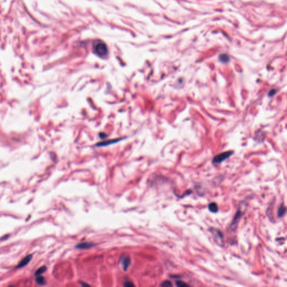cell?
<instances>
[{"mask_svg":"<svg viewBox=\"0 0 287 287\" xmlns=\"http://www.w3.org/2000/svg\"><path fill=\"white\" fill-rule=\"evenodd\" d=\"M94 52L98 56L103 57L108 54V48L106 44L100 41H97L93 46Z\"/></svg>","mask_w":287,"mask_h":287,"instance_id":"cell-1","label":"cell"},{"mask_svg":"<svg viewBox=\"0 0 287 287\" xmlns=\"http://www.w3.org/2000/svg\"><path fill=\"white\" fill-rule=\"evenodd\" d=\"M233 153V152L232 151H227L221 153L219 154L216 155L213 160V163L214 164H217V163H220L221 162L226 160L229 157L232 155V154Z\"/></svg>","mask_w":287,"mask_h":287,"instance_id":"cell-2","label":"cell"},{"mask_svg":"<svg viewBox=\"0 0 287 287\" xmlns=\"http://www.w3.org/2000/svg\"><path fill=\"white\" fill-rule=\"evenodd\" d=\"M32 259V255H28L20 261V263L18 264V267H16V269H20L21 267H25L27 264H28L30 262Z\"/></svg>","mask_w":287,"mask_h":287,"instance_id":"cell-3","label":"cell"},{"mask_svg":"<svg viewBox=\"0 0 287 287\" xmlns=\"http://www.w3.org/2000/svg\"><path fill=\"white\" fill-rule=\"evenodd\" d=\"M130 259L127 256H123L121 259V264L123 267V269L124 270H127V269L129 267L130 265Z\"/></svg>","mask_w":287,"mask_h":287,"instance_id":"cell-4","label":"cell"},{"mask_svg":"<svg viewBox=\"0 0 287 287\" xmlns=\"http://www.w3.org/2000/svg\"><path fill=\"white\" fill-rule=\"evenodd\" d=\"M94 244L91 242H83L76 246V248L79 249H87L93 247Z\"/></svg>","mask_w":287,"mask_h":287,"instance_id":"cell-5","label":"cell"},{"mask_svg":"<svg viewBox=\"0 0 287 287\" xmlns=\"http://www.w3.org/2000/svg\"><path fill=\"white\" fill-rule=\"evenodd\" d=\"M121 140H122L121 139H114V140H110L107 141H104V142H102L100 143H98L97 145V147H103V146H107L108 145H110V144H114V143H115V142H118L119 141H120Z\"/></svg>","mask_w":287,"mask_h":287,"instance_id":"cell-6","label":"cell"},{"mask_svg":"<svg viewBox=\"0 0 287 287\" xmlns=\"http://www.w3.org/2000/svg\"><path fill=\"white\" fill-rule=\"evenodd\" d=\"M209 210L214 213H216L218 212V206L216 202H212L209 204Z\"/></svg>","mask_w":287,"mask_h":287,"instance_id":"cell-7","label":"cell"},{"mask_svg":"<svg viewBox=\"0 0 287 287\" xmlns=\"http://www.w3.org/2000/svg\"><path fill=\"white\" fill-rule=\"evenodd\" d=\"M35 281H36V282H37V283L38 284H39V286H42L45 285L46 282V279L44 278V277L43 276H40V275L38 276L36 278Z\"/></svg>","mask_w":287,"mask_h":287,"instance_id":"cell-8","label":"cell"},{"mask_svg":"<svg viewBox=\"0 0 287 287\" xmlns=\"http://www.w3.org/2000/svg\"><path fill=\"white\" fill-rule=\"evenodd\" d=\"M287 211V208L284 206V205H281V207L279 208L278 212V215L279 217H281Z\"/></svg>","mask_w":287,"mask_h":287,"instance_id":"cell-9","label":"cell"},{"mask_svg":"<svg viewBox=\"0 0 287 287\" xmlns=\"http://www.w3.org/2000/svg\"><path fill=\"white\" fill-rule=\"evenodd\" d=\"M213 233H214L215 237H216V238L218 240V242H219V240H221L222 238H223V236H222V234H221V233L220 232H219V231H215V230H213Z\"/></svg>","mask_w":287,"mask_h":287,"instance_id":"cell-10","label":"cell"},{"mask_svg":"<svg viewBox=\"0 0 287 287\" xmlns=\"http://www.w3.org/2000/svg\"><path fill=\"white\" fill-rule=\"evenodd\" d=\"M47 270V267H45V266H43V267H40L39 269H38L37 270V271L35 272V275L37 276H39L40 275V274H43L44 272H45Z\"/></svg>","mask_w":287,"mask_h":287,"instance_id":"cell-11","label":"cell"},{"mask_svg":"<svg viewBox=\"0 0 287 287\" xmlns=\"http://www.w3.org/2000/svg\"><path fill=\"white\" fill-rule=\"evenodd\" d=\"M176 285L177 287H190L187 283L182 281H177L176 282Z\"/></svg>","mask_w":287,"mask_h":287,"instance_id":"cell-12","label":"cell"},{"mask_svg":"<svg viewBox=\"0 0 287 287\" xmlns=\"http://www.w3.org/2000/svg\"><path fill=\"white\" fill-rule=\"evenodd\" d=\"M219 59L221 62H227L229 61V57L227 54H221L219 57Z\"/></svg>","mask_w":287,"mask_h":287,"instance_id":"cell-13","label":"cell"},{"mask_svg":"<svg viewBox=\"0 0 287 287\" xmlns=\"http://www.w3.org/2000/svg\"><path fill=\"white\" fill-rule=\"evenodd\" d=\"M161 287H172V284L169 281H166L161 284Z\"/></svg>","mask_w":287,"mask_h":287,"instance_id":"cell-14","label":"cell"},{"mask_svg":"<svg viewBox=\"0 0 287 287\" xmlns=\"http://www.w3.org/2000/svg\"><path fill=\"white\" fill-rule=\"evenodd\" d=\"M124 287H135L134 286V283H132L131 281H126L124 284Z\"/></svg>","mask_w":287,"mask_h":287,"instance_id":"cell-15","label":"cell"},{"mask_svg":"<svg viewBox=\"0 0 287 287\" xmlns=\"http://www.w3.org/2000/svg\"><path fill=\"white\" fill-rule=\"evenodd\" d=\"M275 93H276V90H275L274 89H272V90H271V91H270V92L269 93V96H272V95H273Z\"/></svg>","mask_w":287,"mask_h":287,"instance_id":"cell-16","label":"cell"},{"mask_svg":"<svg viewBox=\"0 0 287 287\" xmlns=\"http://www.w3.org/2000/svg\"><path fill=\"white\" fill-rule=\"evenodd\" d=\"M81 287H91L88 284H87L86 283H81Z\"/></svg>","mask_w":287,"mask_h":287,"instance_id":"cell-17","label":"cell"},{"mask_svg":"<svg viewBox=\"0 0 287 287\" xmlns=\"http://www.w3.org/2000/svg\"><path fill=\"white\" fill-rule=\"evenodd\" d=\"M104 135H107L106 134H104V133H101V134H99V136H100V138L102 139H104L105 138L106 136H104Z\"/></svg>","mask_w":287,"mask_h":287,"instance_id":"cell-18","label":"cell"},{"mask_svg":"<svg viewBox=\"0 0 287 287\" xmlns=\"http://www.w3.org/2000/svg\"><path fill=\"white\" fill-rule=\"evenodd\" d=\"M14 287L13 286H9V287Z\"/></svg>","mask_w":287,"mask_h":287,"instance_id":"cell-19","label":"cell"}]
</instances>
